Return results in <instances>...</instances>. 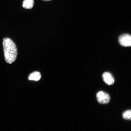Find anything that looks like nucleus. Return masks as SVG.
I'll use <instances>...</instances> for the list:
<instances>
[{"instance_id": "nucleus-1", "label": "nucleus", "mask_w": 131, "mask_h": 131, "mask_svg": "<svg viewBox=\"0 0 131 131\" xmlns=\"http://www.w3.org/2000/svg\"><path fill=\"white\" fill-rule=\"evenodd\" d=\"M5 60L7 63L11 64L15 61L17 55V49L14 42L9 38L3 40Z\"/></svg>"}, {"instance_id": "nucleus-2", "label": "nucleus", "mask_w": 131, "mask_h": 131, "mask_svg": "<svg viewBox=\"0 0 131 131\" xmlns=\"http://www.w3.org/2000/svg\"><path fill=\"white\" fill-rule=\"evenodd\" d=\"M96 98L98 102L102 104H108L111 100L109 94L102 91L98 92L96 94Z\"/></svg>"}, {"instance_id": "nucleus-3", "label": "nucleus", "mask_w": 131, "mask_h": 131, "mask_svg": "<svg viewBox=\"0 0 131 131\" xmlns=\"http://www.w3.org/2000/svg\"><path fill=\"white\" fill-rule=\"evenodd\" d=\"M119 42L123 46L130 47L131 45V36L128 34H123L119 37Z\"/></svg>"}, {"instance_id": "nucleus-4", "label": "nucleus", "mask_w": 131, "mask_h": 131, "mask_svg": "<svg viewBox=\"0 0 131 131\" xmlns=\"http://www.w3.org/2000/svg\"><path fill=\"white\" fill-rule=\"evenodd\" d=\"M102 78L104 82L109 85H112L115 82L114 77L108 72H105L103 74Z\"/></svg>"}, {"instance_id": "nucleus-5", "label": "nucleus", "mask_w": 131, "mask_h": 131, "mask_svg": "<svg viewBox=\"0 0 131 131\" xmlns=\"http://www.w3.org/2000/svg\"><path fill=\"white\" fill-rule=\"evenodd\" d=\"M34 4V0H24L23 2V7L27 9H31Z\"/></svg>"}, {"instance_id": "nucleus-6", "label": "nucleus", "mask_w": 131, "mask_h": 131, "mask_svg": "<svg viewBox=\"0 0 131 131\" xmlns=\"http://www.w3.org/2000/svg\"><path fill=\"white\" fill-rule=\"evenodd\" d=\"M41 78L40 73L38 72H35L31 73L28 77V79L30 81H38Z\"/></svg>"}, {"instance_id": "nucleus-7", "label": "nucleus", "mask_w": 131, "mask_h": 131, "mask_svg": "<svg viewBox=\"0 0 131 131\" xmlns=\"http://www.w3.org/2000/svg\"><path fill=\"white\" fill-rule=\"evenodd\" d=\"M123 118L126 120H130L131 119V111L130 110L126 111L123 113Z\"/></svg>"}, {"instance_id": "nucleus-8", "label": "nucleus", "mask_w": 131, "mask_h": 131, "mask_svg": "<svg viewBox=\"0 0 131 131\" xmlns=\"http://www.w3.org/2000/svg\"><path fill=\"white\" fill-rule=\"evenodd\" d=\"M42 1H51V0H42Z\"/></svg>"}]
</instances>
